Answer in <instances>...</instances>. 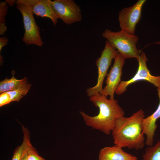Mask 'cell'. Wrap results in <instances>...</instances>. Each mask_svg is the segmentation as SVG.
<instances>
[{
	"label": "cell",
	"instance_id": "cell-18",
	"mask_svg": "<svg viewBox=\"0 0 160 160\" xmlns=\"http://www.w3.org/2000/svg\"><path fill=\"white\" fill-rule=\"evenodd\" d=\"M27 160H45L39 156L36 149L31 144L27 152Z\"/></svg>",
	"mask_w": 160,
	"mask_h": 160
},
{
	"label": "cell",
	"instance_id": "cell-2",
	"mask_svg": "<svg viewBox=\"0 0 160 160\" xmlns=\"http://www.w3.org/2000/svg\"><path fill=\"white\" fill-rule=\"evenodd\" d=\"M90 100L99 109L96 116H89L84 112L79 113L87 126L106 135L112 132L116 120L124 116V112L116 99H110L100 93L90 97Z\"/></svg>",
	"mask_w": 160,
	"mask_h": 160
},
{
	"label": "cell",
	"instance_id": "cell-4",
	"mask_svg": "<svg viewBox=\"0 0 160 160\" xmlns=\"http://www.w3.org/2000/svg\"><path fill=\"white\" fill-rule=\"evenodd\" d=\"M15 4L23 17L25 29L23 41L27 45L35 44L42 46L43 43L41 37L40 28L33 17V6L19 3Z\"/></svg>",
	"mask_w": 160,
	"mask_h": 160
},
{
	"label": "cell",
	"instance_id": "cell-20",
	"mask_svg": "<svg viewBox=\"0 0 160 160\" xmlns=\"http://www.w3.org/2000/svg\"><path fill=\"white\" fill-rule=\"evenodd\" d=\"M8 39L5 37L0 38V52H1L2 48L8 44Z\"/></svg>",
	"mask_w": 160,
	"mask_h": 160
},
{
	"label": "cell",
	"instance_id": "cell-9",
	"mask_svg": "<svg viewBox=\"0 0 160 160\" xmlns=\"http://www.w3.org/2000/svg\"><path fill=\"white\" fill-rule=\"evenodd\" d=\"M125 59L118 53L114 58L113 64L107 75L105 81L106 85L100 93L106 97L109 96V99H114V92L121 81L122 69Z\"/></svg>",
	"mask_w": 160,
	"mask_h": 160
},
{
	"label": "cell",
	"instance_id": "cell-3",
	"mask_svg": "<svg viewBox=\"0 0 160 160\" xmlns=\"http://www.w3.org/2000/svg\"><path fill=\"white\" fill-rule=\"evenodd\" d=\"M102 36L125 59L138 57L140 53L136 44L139 39L137 36L122 30L113 32L106 29L103 33Z\"/></svg>",
	"mask_w": 160,
	"mask_h": 160
},
{
	"label": "cell",
	"instance_id": "cell-17",
	"mask_svg": "<svg viewBox=\"0 0 160 160\" xmlns=\"http://www.w3.org/2000/svg\"><path fill=\"white\" fill-rule=\"evenodd\" d=\"M8 5L6 1L0 2V34L3 35L6 32L7 28L5 25V17L8 10Z\"/></svg>",
	"mask_w": 160,
	"mask_h": 160
},
{
	"label": "cell",
	"instance_id": "cell-5",
	"mask_svg": "<svg viewBox=\"0 0 160 160\" xmlns=\"http://www.w3.org/2000/svg\"><path fill=\"white\" fill-rule=\"evenodd\" d=\"M118 52L111 47L106 41L104 49L101 56L96 60V65L98 69V77L96 84L93 87L87 89L86 92L89 97L97 93H100L103 89L102 85L107 75L108 69L112 60L116 57Z\"/></svg>",
	"mask_w": 160,
	"mask_h": 160
},
{
	"label": "cell",
	"instance_id": "cell-7",
	"mask_svg": "<svg viewBox=\"0 0 160 160\" xmlns=\"http://www.w3.org/2000/svg\"><path fill=\"white\" fill-rule=\"evenodd\" d=\"M145 0H139L132 6L125 8L119 12L118 20L121 30L134 35L136 24L140 20Z\"/></svg>",
	"mask_w": 160,
	"mask_h": 160
},
{
	"label": "cell",
	"instance_id": "cell-14",
	"mask_svg": "<svg viewBox=\"0 0 160 160\" xmlns=\"http://www.w3.org/2000/svg\"><path fill=\"white\" fill-rule=\"evenodd\" d=\"M15 72H12V77L8 79L7 78L0 81V93L16 89L20 87L27 83V79L24 77L23 79L18 80L15 79L14 75Z\"/></svg>",
	"mask_w": 160,
	"mask_h": 160
},
{
	"label": "cell",
	"instance_id": "cell-6",
	"mask_svg": "<svg viewBox=\"0 0 160 160\" xmlns=\"http://www.w3.org/2000/svg\"><path fill=\"white\" fill-rule=\"evenodd\" d=\"M137 59L139 65L136 73L130 80L121 81L115 92L117 95H121L126 91L127 87L129 85L140 80L147 81L153 84L158 88L160 89V76H155L151 74L147 67L146 62L148 60L145 54L141 52L139 54Z\"/></svg>",
	"mask_w": 160,
	"mask_h": 160
},
{
	"label": "cell",
	"instance_id": "cell-22",
	"mask_svg": "<svg viewBox=\"0 0 160 160\" xmlns=\"http://www.w3.org/2000/svg\"><path fill=\"white\" fill-rule=\"evenodd\" d=\"M28 154L27 152L23 156L21 160H27Z\"/></svg>",
	"mask_w": 160,
	"mask_h": 160
},
{
	"label": "cell",
	"instance_id": "cell-12",
	"mask_svg": "<svg viewBox=\"0 0 160 160\" xmlns=\"http://www.w3.org/2000/svg\"><path fill=\"white\" fill-rule=\"evenodd\" d=\"M33 14L42 17L50 18L54 25L57 23L59 17L54 10L50 0H39L33 6Z\"/></svg>",
	"mask_w": 160,
	"mask_h": 160
},
{
	"label": "cell",
	"instance_id": "cell-13",
	"mask_svg": "<svg viewBox=\"0 0 160 160\" xmlns=\"http://www.w3.org/2000/svg\"><path fill=\"white\" fill-rule=\"evenodd\" d=\"M31 86V84L27 83L16 89L1 94L0 107L13 101L19 102L26 95Z\"/></svg>",
	"mask_w": 160,
	"mask_h": 160
},
{
	"label": "cell",
	"instance_id": "cell-1",
	"mask_svg": "<svg viewBox=\"0 0 160 160\" xmlns=\"http://www.w3.org/2000/svg\"><path fill=\"white\" fill-rule=\"evenodd\" d=\"M144 111L140 109L131 116L117 119L112 131L115 145L137 150L142 148L145 138L143 132Z\"/></svg>",
	"mask_w": 160,
	"mask_h": 160
},
{
	"label": "cell",
	"instance_id": "cell-8",
	"mask_svg": "<svg viewBox=\"0 0 160 160\" xmlns=\"http://www.w3.org/2000/svg\"><path fill=\"white\" fill-rule=\"evenodd\" d=\"M53 7L59 18L67 25L82 20L80 7L73 0L51 1Z\"/></svg>",
	"mask_w": 160,
	"mask_h": 160
},
{
	"label": "cell",
	"instance_id": "cell-21",
	"mask_svg": "<svg viewBox=\"0 0 160 160\" xmlns=\"http://www.w3.org/2000/svg\"><path fill=\"white\" fill-rule=\"evenodd\" d=\"M15 0H6V1L7 2L8 5L10 6H13L15 3Z\"/></svg>",
	"mask_w": 160,
	"mask_h": 160
},
{
	"label": "cell",
	"instance_id": "cell-15",
	"mask_svg": "<svg viewBox=\"0 0 160 160\" xmlns=\"http://www.w3.org/2000/svg\"><path fill=\"white\" fill-rule=\"evenodd\" d=\"M22 131L24 134L23 142L15 149L11 160H21L24 155L27 152L31 145L30 140L29 132L28 129L23 127Z\"/></svg>",
	"mask_w": 160,
	"mask_h": 160
},
{
	"label": "cell",
	"instance_id": "cell-10",
	"mask_svg": "<svg viewBox=\"0 0 160 160\" xmlns=\"http://www.w3.org/2000/svg\"><path fill=\"white\" fill-rule=\"evenodd\" d=\"M159 103L156 110L151 115L145 118L143 121V132L146 136L145 144L152 145L155 131L157 128V120L160 118V89L158 88Z\"/></svg>",
	"mask_w": 160,
	"mask_h": 160
},
{
	"label": "cell",
	"instance_id": "cell-16",
	"mask_svg": "<svg viewBox=\"0 0 160 160\" xmlns=\"http://www.w3.org/2000/svg\"><path fill=\"white\" fill-rule=\"evenodd\" d=\"M142 157L143 160H160V140L154 146L148 147Z\"/></svg>",
	"mask_w": 160,
	"mask_h": 160
},
{
	"label": "cell",
	"instance_id": "cell-19",
	"mask_svg": "<svg viewBox=\"0 0 160 160\" xmlns=\"http://www.w3.org/2000/svg\"><path fill=\"white\" fill-rule=\"evenodd\" d=\"M39 0H17L15 1V3H19L25 5L34 6Z\"/></svg>",
	"mask_w": 160,
	"mask_h": 160
},
{
	"label": "cell",
	"instance_id": "cell-11",
	"mask_svg": "<svg viewBox=\"0 0 160 160\" xmlns=\"http://www.w3.org/2000/svg\"><path fill=\"white\" fill-rule=\"evenodd\" d=\"M134 155L124 151L122 148L116 145L106 147L100 151L98 160H137Z\"/></svg>",
	"mask_w": 160,
	"mask_h": 160
}]
</instances>
